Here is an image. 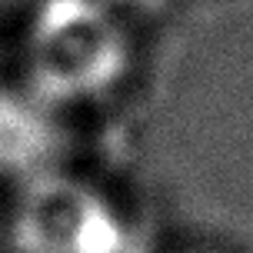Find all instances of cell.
I'll list each match as a JSON object with an SVG mask.
<instances>
[{"label":"cell","mask_w":253,"mask_h":253,"mask_svg":"<svg viewBox=\"0 0 253 253\" xmlns=\"http://www.w3.org/2000/svg\"><path fill=\"white\" fill-rule=\"evenodd\" d=\"M130 63V34L103 0H40L20 37L27 90L47 107H80L114 93Z\"/></svg>","instance_id":"6da1fadb"},{"label":"cell","mask_w":253,"mask_h":253,"mask_svg":"<svg viewBox=\"0 0 253 253\" xmlns=\"http://www.w3.org/2000/svg\"><path fill=\"white\" fill-rule=\"evenodd\" d=\"M7 243L13 253H126L130 227L117 200L93 180L43 167L17 187Z\"/></svg>","instance_id":"7a4b0ae2"}]
</instances>
